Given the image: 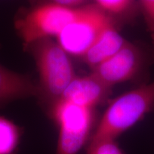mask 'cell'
Listing matches in <instances>:
<instances>
[{"label":"cell","instance_id":"1","mask_svg":"<svg viewBox=\"0 0 154 154\" xmlns=\"http://www.w3.org/2000/svg\"><path fill=\"white\" fill-rule=\"evenodd\" d=\"M154 111V81L113 99L96 122L88 144L114 140Z\"/></svg>","mask_w":154,"mask_h":154},{"label":"cell","instance_id":"7","mask_svg":"<svg viewBox=\"0 0 154 154\" xmlns=\"http://www.w3.org/2000/svg\"><path fill=\"white\" fill-rule=\"evenodd\" d=\"M111 91V87L91 74L86 76L75 77L63 91L61 99L80 106L95 109L106 101Z\"/></svg>","mask_w":154,"mask_h":154},{"label":"cell","instance_id":"3","mask_svg":"<svg viewBox=\"0 0 154 154\" xmlns=\"http://www.w3.org/2000/svg\"><path fill=\"white\" fill-rule=\"evenodd\" d=\"M49 112L58 127L55 154H79L93 134L96 124L95 109L61 99Z\"/></svg>","mask_w":154,"mask_h":154},{"label":"cell","instance_id":"9","mask_svg":"<svg viewBox=\"0 0 154 154\" xmlns=\"http://www.w3.org/2000/svg\"><path fill=\"white\" fill-rule=\"evenodd\" d=\"M128 42L112 24L103 30L82 58L93 69L112 57Z\"/></svg>","mask_w":154,"mask_h":154},{"label":"cell","instance_id":"15","mask_svg":"<svg viewBox=\"0 0 154 154\" xmlns=\"http://www.w3.org/2000/svg\"><path fill=\"white\" fill-rule=\"evenodd\" d=\"M29 2L32 3V4H35L38 2V0H27Z\"/></svg>","mask_w":154,"mask_h":154},{"label":"cell","instance_id":"8","mask_svg":"<svg viewBox=\"0 0 154 154\" xmlns=\"http://www.w3.org/2000/svg\"><path fill=\"white\" fill-rule=\"evenodd\" d=\"M37 94L38 85L31 78L0 63V109L13 101L37 96Z\"/></svg>","mask_w":154,"mask_h":154},{"label":"cell","instance_id":"12","mask_svg":"<svg viewBox=\"0 0 154 154\" xmlns=\"http://www.w3.org/2000/svg\"><path fill=\"white\" fill-rule=\"evenodd\" d=\"M86 154H126L114 140H102L88 144Z\"/></svg>","mask_w":154,"mask_h":154},{"label":"cell","instance_id":"5","mask_svg":"<svg viewBox=\"0 0 154 154\" xmlns=\"http://www.w3.org/2000/svg\"><path fill=\"white\" fill-rule=\"evenodd\" d=\"M113 19L94 4L79 7L76 17L57 36V42L69 55L83 57Z\"/></svg>","mask_w":154,"mask_h":154},{"label":"cell","instance_id":"2","mask_svg":"<svg viewBox=\"0 0 154 154\" xmlns=\"http://www.w3.org/2000/svg\"><path fill=\"white\" fill-rule=\"evenodd\" d=\"M30 47L39 76L37 96L50 110L76 76L74 66L68 54L51 38L40 40Z\"/></svg>","mask_w":154,"mask_h":154},{"label":"cell","instance_id":"11","mask_svg":"<svg viewBox=\"0 0 154 154\" xmlns=\"http://www.w3.org/2000/svg\"><path fill=\"white\" fill-rule=\"evenodd\" d=\"M111 18L131 19L140 12L137 0H93Z\"/></svg>","mask_w":154,"mask_h":154},{"label":"cell","instance_id":"6","mask_svg":"<svg viewBox=\"0 0 154 154\" xmlns=\"http://www.w3.org/2000/svg\"><path fill=\"white\" fill-rule=\"evenodd\" d=\"M148 60L143 48L128 42L112 57L92 69L91 74L112 88L137 76L147 66Z\"/></svg>","mask_w":154,"mask_h":154},{"label":"cell","instance_id":"4","mask_svg":"<svg viewBox=\"0 0 154 154\" xmlns=\"http://www.w3.org/2000/svg\"><path fill=\"white\" fill-rule=\"evenodd\" d=\"M79 8L42 2L19 15L14 26L25 48L44 38L57 36L76 17Z\"/></svg>","mask_w":154,"mask_h":154},{"label":"cell","instance_id":"13","mask_svg":"<svg viewBox=\"0 0 154 154\" xmlns=\"http://www.w3.org/2000/svg\"><path fill=\"white\" fill-rule=\"evenodd\" d=\"M148 32L154 43V0H137Z\"/></svg>","mask_w":154,"mask_h":154},{"label":"cell","instance_id":"10","mask_svg":"<svg viewBox=\"0 0 154 154\" xmlns=\"http://www.w3.org/2000/svg\"><path fill=\"white\" fill-rule=\"evenodd\" d=\"M22 136V129L18 125L0 116V154L16 153Z\"/></svg>","mask_w":154,"mask_h":154},{"label":"cell","instance_id":"14","mask_svg":"<svg viewBox=\"0 0 154 154\" xmlns=\"http://www.w3.org/2000/svg\"><path fill=\"white\" fill-rule=\"evenodd\" d=\"M89 0H45V2L68 7V8H79L88 5Z\"/></svg>","mask_w":154,"mask_h":154}]
</instances>
